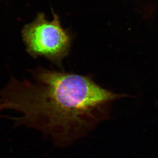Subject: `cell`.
Masks as SVG:
<instances>
[{
  "label": "cell",
  "instance_id": "7a4b0ae2",
  "mask_svg": "<svg viewBox=\"0 0 158 158\" xmlns=\"http://www.w3.org/2000/svg\"><path fill=\"white\" fill-rule=\"evenodd\" d=\"M22 37L27 53L33 59H46L63 70V61L69 55L73 42L70 32L64 29L58 15L48 21L40 13L33 22L24 26Z\"/></svg>",
  "mask_w": 158,
  "mask_h": 158
},
{
  "label": "cell",
  "instance_id": "6da1fadb",
  "mask_svg": "<svg viewBox=\"0 0 158 158\" xmlns=\"http://www.w3.org/2000/svg\"><path fill=\"white\" fill-rule=\"evenodd\" d=\"M31 78L11 77L0 91V112L11 109L20 116L15 125L39 130L60 146L74 142L98 122L106 103L119 97L89 76L37 67Z\"/></svg>",
  "mask_w": 158,
  "mask_h": 158
}]
</instances>
